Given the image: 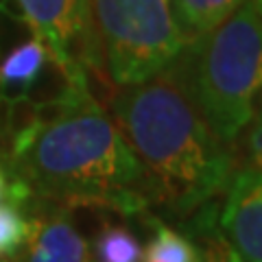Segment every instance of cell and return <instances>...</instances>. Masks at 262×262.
I'll list each match as a JSON object with an SVG mask.
<instances>
[{
	"mask_svg": "<svg viewBox=\"0 0 262 262\" xmlns=\"http://www.w3.org/2000/svg\"><path fill=\"white\" fill-rule=\"evenodd\" d=\"M221 208V236L245 262H262V168L232 175Z\"/></svg>",
	"mask_w": 262,
	"mask_h": 262,
	"instance_id": "6",
	"label": "cell"
},
{
	"mask_svg": "<svg viewBox=\"0 0 262 262\" xmlns=\"http://www.w3.org/2000/svg\"><path fill=\"white\" fill-rule=\"evenodd\" d=\"M256 3V7H258V11H260V15H262V0H253Z\"/></svg>",
	"mask_w": 262,
	"mask_h": 262,
	"instance_id": "16",
	"label": "cell"
},
{
	"mask_svg": "<svg viewBox=\"0 0 262 262\" xmlns=\"http://www.w3.org/2000/svg\"><path fill=\"white\" fill-rule=\"evenodd\" d=\"M33 219L15 203H0V262H13L29 243Z\"/></svg>",
	"mask_w": 262,
	"mask_h": 262,
	"instance_id": "12",
	"label": "cell"
},
{
	"mask_svg": "<svg viewBox=\"0 0 262 262\" xmlns=\"http://www.w3.org/2000/svg\"><path fill=\"white\" fill-rule=\"evenodd\" d=\"M101 68L114 85L149 81L184 51L170 0H90Z\"/></svg>",
	"mask_w": 262,
	"mask_h": 262,
	"instance_id": "4",
	"label": "cell"
},
{
	"mask_svg": "<svg viewBox=\"0 0 262 262\" xmlns=\"http://www.w3.org/2000/svg\"><path fill=\"white\" fill-rule=\"evenodd\" d=\"M18 5L66 81H85V66L101 68L90 0H18Z\"/></svg>",
	"mask_w": 262,
	"mask_h": 262,
	"instance_id": "5",
	"label": "cell"
},
{
	"mask_svg": "<svg viewBox=\"0 0 262 262\" xmlns=\"http://www.w3.org/2000/svg\"><path fill=\"white\" fill-rule=\"evenodd\" d=\"M13 175L33 194L63 208H105L138 214L155 201L146 168L88 81H66L51 114L35 118L13 144Z\"/></svg>",
	"mask_w": 262,
	"mask_h": 262,
	"instance_id": "1",
	"label": "cell"
},
{
	"mask_svg": "<svg viewBox=\"0 0 262 262\" xmlns=\"http://www.w3.org/2000/svg\"><path fill=\"white\" fill-rule=\"evenodd\" d=\"M90 256L92 262H142V247L127 227L105 223L98 229Z\"/></svg>",
	"mask_w": 262,
	"mask_h": 262,
	"instance_id": "11",
	"label": "cell"
},
{
	"mask_svg": "<svg viewBox=\"0 0 262 262\" xmlns=\"http://www.w3.org/2000/svg\"><path fill=\"white\" fill-rule=\"evenodd\" d=\"M142 262H203V256L188 236L155 221L151 241L142 249Z\"/></svg>",
	"mask_w": 262,
	"mask_h": 262,
	"instance_id": "10",
	"label": "cell"
},
{
	"mask_svg": "<svg viewBox=\"0 0 262 262\" xmlns=\"http://www.w3.org/2000/svg\"><path fill=\"white\" fill-rule=\"evenodd\" d=\"M170 68L210 129L232 144L251 122L262 92V15L253 0L186 44Z\"/></svg>",
	"mask_w": 262,
	"mask_h": 262,
	"instance_id": "3",
	"label": "cell"
},
{
	"mask_svg": "<svg viewBox=\"0 0 262 262\" xmlns=\"http://www.w3.org/2000/svg\"><path fill=\"white\" fill-rule=\"evenodd\" d=\"M253 127L247 138V158L253 168H262V98L258 112H253Z\"/></svg>",
	"mask_w": 262,
	"mask_h": 262,
	"instance_id": "14",
	"label": "cell"
},
{
	"mask_svg": "<svg viewBox=\"0 0 262 262\" xmlns=\"http://www.w3.org/2000/svg\"><path fill=\"white\" fill-rule=\"evenodd\" d=\"M13 262H92L90 245L66 212L33 216L29 243Z\"/></svg>",
	"mask_w": 262,
	"mask_h": 262,
	"instance_id": "7",
	"label": "cell"
},
{
	"mask_svg": "<svg viewBox=\"0 0 262 262\" xmlns=\"http://www.w3.org/2000/svg\"><path fill=\"white\" fill-rule=\"evenodd\" d=\"M208 262H245L238 253L227 245V241L221 234L210 238V251H208Z\"/></svg>",
	"mask_w": 262,
	"mask_h": 262,
	"instance_id": "15",
	"label": "cell"
},
{
	"mask_svg": "<svg viewBox=\"0 0 262 262\" xmlns=\"http://www.w3.org/2000/svg\"><path fill=\"white\" fill-rule=\"evenodd\" d=\"M247 0H173L170 11L184 42L190 44L225 22Z\"/></svg>",
	"mask_w": 262,
	"mask_h": 262,
	"instance_id": "8",
	"label": "cell"
},
{
	"mask_svg": "<svg viewBox=\"0 0 262 262\" xmlns=\"http://www.w3.org/2000/svg\"><path fill=\"white\" fill-rule=\"evenodd\" d=\"M46 59H48L46 46L35 37L15 46L0 63V90L5 94L24 96L35 85Z\"/></svg>",
	"mask_w": 262,
	"mask_h": 262,
	"instance_id": "9",
	"label": "cell"
},
{
	"mask_svg": "<svg viewBox=\"0 0 262 262\" xmlns=\"http://www.w3.org/2000/svg\"><path fill=\"white\" fill-rule=\"evenodd\" d=\"M112 114L151 177L155 201L190 214L227 188L229 144L210 129L170 66L144 83L120 88Z\"/></svg>",
	"mask_w": 262,
	"mask_h": 262,
	"instance_id": "2",
	"label": "cell"
},
{
	"mask_svg": "<svg viewBox=\"0 0 262 262\" xmlns=\"http://www.w3.org/2000/svg\"><path fill=\"white\" fill-rule=\"evenodd\" d=\"M33 196L31 188L22 182L20 177L13 173L9 175L0 166V203H15V206H24Z\"/></svg>",
	"mask_w": 262,
	"mask_h": 262,
	"instance_id": "13",
	"label": "cell"
}]
</instances>
